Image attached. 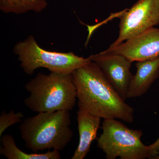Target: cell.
I'll return each mask as SVG.
<instances>
[{"label":"cell","instance_id":"6da1fadb","mask_svg":"<svg viewBox=\"0 0 159 159\" xmlns=\"http://www.w3.org/2000/svg\"><path fill=\"white\" fill-rule=\"evenodd\" d=\"M72 75L79 109L103 119L134 122V108L118 93L96 63L91 61Z\"/></svg>","mask_w":159,"mask_h":159},{"label":"cell","instance_id":"7a4b0ae2","mask_svg":"<svg viewBox=\"0 0 159 159\" xmlns=\"http://www.w3.org/2000/svg\"><path fill=\"white\" fill-rule=\"evenodd\" d=\"M70 125V111H58L38 113L26 118L19 129L26 148L33 152L51 149L60 151L74 136Z\"/></svg>","mask_w":159,"mask_h":159},{"label":"cell","instance_id":"3957f363","mask_svg":"<svg viewBox=\"0 0 159 159\" xmlns=\"http://www.w3.org/2000/svg\"><path fill=\"white\" fill-rule=\"evenodd\" d=\"M29 96L24 100L34 112L70 111L77 99L72 74L39 73L25 85Z\"/></svg>","mask_w":159,"mask_h":159},{"label":"cell","instance_id":"277c9868","mask_svg":"<svg viewBox=\"0 0 159 159\" xmlns=\"http://www.w3.org/2000/svg\"><path fill=\"white\" fill-rule=\"evenodd\" d=\"M13 51L17 56L21 68L29 75L34 74L40 68L48 69L51 72L72 74L75 70L92 61L89 57H80L72 52L44 50L39 45L32 35L16 44Z\"/></svg>","mask_w":159,"mask_h":159},{"label":"cell","instance_id":"5b68a950","mask_svg":"<svg viewBox=\"0 0 159 159\" xmlns=\"http://www.w3.org/2000/svg\"><path fill=\"white\" fill-rule=\"evenodd\" d=\"M102 129L97 147L105 154L106 158L150 159L149 146L141 141L142 130L129 128L116 119H104Z\"/></svg>","mask_w":159,"mask_h":159},{"label":"cell","instance_id":"8992f818","mask_svg":"<svg viewBox=\"0 0 159 159\" xmlns=\"http://www.w3.org/2000/svg\"><path fill=\"white\" fill-rule=\"evenodd\" d=\"M119 14V36L108 48H116L124 41L158 25L159 0H139L130 9Z\"/></svg>","mask_w":159,"mask_h":159},{"label":"cell","instance_id":"52a82bcc","mask_svg":"<svg viewBox=\"0 0 159 159\" xmlns=\"http://www.w3.org/2000/svg\"><path fill=\"white\" fill-rule=\"evenodd\" d=\"M89 57L101 69L118 93L126 100L129 86L133 76L130 72L132 62L121 54L104 51Z\"/></svg>","mask_w":159,"mask_h":159},{"label":"cell","instance_id":"ba28073f","mask_svg":"<svg viewBox=\"0 0 159 159\" xmlns=\"http://www.w3.org/2000/svg\"><path fill=\"white\" fill-rule=\"evenodd\" d=\"M104 51L121 54L132 62L156 59L159 57V29L150 28L116 48Z\"/></svg>","mask_w":159,"mask_h":159},{"label":"cell","instance_id":"9c48e42d","mask_svg":"<svg viewBox=\"0 0 159 159\" xmlns=\"http://www.w3.org/2000/svg\"><path fill=\"white\" fill-rule=\"evenodd\" d=\"M136 73L133 75L127 92V98L142 97L148 90L159 76V57L150 60L136 61Z\"/></svg>","mask_w":159,"mask_h":159},{"label":"cell","instance_id":"30bf717a","mask_svg":"<svg viewBox=\"0 0 159 159\" xmlns=\"http://www.w3.org/2000/svg\"><path fill=\"white\" fill-rule=\"evenodd\" d=\"M77 121L79 142L72 159H83L90 151L91 144L96 139L101 123V118L79 109Z\"/></svg>","mask_w":159,"mask_h":159},{"label":"cell","instance_id":"8fae6325","mask_svg":"<svg viewBox=\"0 0 159 159\" xmlns=\"http://www.w3.org/2000/svg\"><path fill=\"white\" fill-rule=\"evenodd\" d=\"M2 146L0 154L8 159H59L60 151L53 149L45 153H25L18 148L14 138L10 134L3 135L1 137Z\"/></svg>","mask_w":159,"mask_h":159},{"label":"cell","instance_id":"7c38bea8","mask_svg":"<svg viewBox=\"0 0 159 159\" xmlns=\"http://www.w3.org/2000/svg\"><path fill=\"white\" fill-rule=\"evenodd\" d=\"M48 5V0H0V10L5 13H41Z\"/></svg>","mask_w":159,"mask_h":159},{"label":"cell","instance_id":"4fadbf2b","mask_svg":"<svg viewBox=\"0 0 159 159\" xmlns=\"http://www.w3.org/2000/svg\"><path fill=\"white\" fill-rule=\"evenodd\" d=\"M24 117V115L20 112L15 113L14 111H11L8 113L5 111L2 112L0 116V137L10 126L23 121Z\"/></svg>","mask_w":159,"mask_h":159},{"label":"cell","instance_id":"5bb4252c","mask_svg":"<svg viewBox=\"0 0 159 159\" xmlns=\"http://www.w3.org/2000/svg\"><path fill=\"white\" fill-rule=\"evenodd\" d=\"M148 146L150 151V159H154L159 155V137L153 144Z\"/></svg>","mask_w":159,"mask_h":159},{"label":"cell","instance_id":"9a60e30c","mask_svg":"<svg viewBox=\"0 0 159 159\" xmlns=\"http://www.w3.org/2000/svg\"><path fill=\"white\" fill-rule=\"evenodd\" d=\"M154 159H159V155L158 156H157V157H156Z\"/></svg>","mask_w":159,"mask_h":159}]
</instances>
